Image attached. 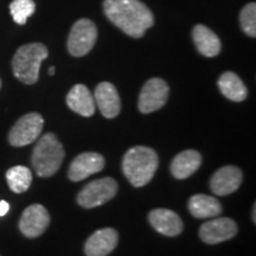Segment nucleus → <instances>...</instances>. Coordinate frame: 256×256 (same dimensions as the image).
Returning <instances> with one entry per match:
<instances>
[{"label": "nucleus", "instance_id": "f257e3e1", "mask_svg": "<svg viewBox=\"0 0 256 256\" xmlns=\"http://www.w3.org/2000/svg\"><path fill=\"white\" fill-rule=\"evenodd\" d=\"M104 11L107 18L133 38H142L154 24V16L140 0H104Z\"/></svg>", "mask_w": 256, "mask_h": 256}, {"label": "nucleus", "instance_id": "f03ea898", "mask_svg": "<svg viewBox=\"0 0 256 256\" xmlns=\"http://www.w3.org/2000/svg\"><path fill=\"white\" fill-rule=\"evenodd\" d=\"M158 162L154 150L146 146H136L124 154L122 171L133 186L142 188L152 180L158 168Z\"/></svg>", "mask_w": 256, "mask_h": 256}, {"label": "nucleus", "instance_id": "7ed1b4c3", "mask_svg": "<svg viewBox=\"0 0 256 256\" xmlns=\"http://www.w3.org/2000/svg\"><path fill=\"white\" fill-rule=\"evenodd\" d=\"M48 55V48L42 43H30L19 48L12 60L16 78L25 84L36 83L40 78V64Z\"/></svg>", "mask_w": 256, "mask_h": 256}, {"label": "nucleus", "instance_id": "20e7f679", "mask_svg": "<svg viewBox=\"0 0 256 256\" xmlns=\"http://www.w3.org/2000/svg\"><path fill=\"white\" fill-rule=\"evenodd\" d=\"M64 159L62 144L55 134L46 133L38 140L32 152V166L40 177H51L58 171Z\"/></svg>", "mask_w": 256, "mask_h": 256}, {"label": "nucleus", "instance_id": "39448f33", "mask_svg": "<svg viewBox=\"0 0 256 256\" xmlns=\"http://www.w3.org/2000/svg\"><path fill=\"white\" fill-rule=\"evenodd\" d=\"M118 192V183L113 178L92 180L80 191L78 203L84 209H92L110 202Z\"/></svg>", "mask_w": 256, "mask_h": 256}, {"label": "nucleus", "instance_id": "423d86ee", "mask_svg": "<svg viewBox=\"0 0 256 256\" xmlns=\"http://www.w3.org/2000/svg\"><path fill=\"white\" fill-rule=\"evenodd\" d=\"M98 40V28L90 19L82 18L72 28L68 38V51L74 57L86 56Z\"/></svg>", "mask_w": 256, "mask_h": 256}, {"label": "nucleus", "instance_id": "0eeeda50", "mask_svg": "<svg viewBox=\"0 0 256 256\" xmlns=\"http://www.w3.org/2000/svg\"><path fill=\"white\" fill-rule=\"evenodd\" d=\"M43 126L44 120L40 114L28 113L24 115L10 130L8 142L16 147L30 145L40 136Z\"/></svg>", "mask_w": 256, "mask_h": 256}, {"label": "nucleus", "instance_id": "6e6552de", "mask_svg": "<svg viewBox=\"0 0 256 256\" xmlns=\"http://www.w3.org/2000/svg\"><path fill=\"white\" fill-rule=\"evenodd\" d=\"M168 86L164 80L158 78L148 80L140 92L139 110L144 114L159 110L168 102Z\"/></svg>", "mask_w": 256, "mask_h": 256}, {"label": "nucleus", "instance_id": "1a4fd4ad", "mask_svg": "<svg viewBox=\"0 0 256 256\" xmlns=\"http://www.w3.org/2000/svg\"><path fill=\"white\" fill-rule=\"evenodd\" d=\"M50 224V215L40 204H32L24 210L19 220V229L28 238H34L46 232Z\"/></svg>", "mask_w": 256, "mask_h": 256}, {"label": "nucleus", "instance_id": "9d476101", "mask_svg": "<svg viewBox=\"0 0 256 256\" xmlns=\"http://www.w3.org/2000/svg\"><path fill=\"white\" fill-rule=\"evenodd\" d=\"M238 230L235 220L223 217L204 223L200 229V236L202 241L208 244H216L232 238L238 234Z\"/></svg>", "mask_w": 256, "mask_h": 256}, {"label": "nucleus", "instance_id": "9b49d317", "mask_svg": "<svg viewBox=\"0 0 256 256\" xmlns=\"http://www.w3.org/2000/svg\"><path fill=\"white\" fill-rule=\"evenodd\" d=\"M104 168V156L95 152L82 153L74 159L69 168V178L72 182H81Z\"/></svg>", "mask_w": 256, "mask_h": 256}, {"label": "nucleus", "instance_id": "f8f14e48", "mask_svg": "<svg viewBox=\"0 0 256 256\" xmlns=\"http://www.w3.org/2000/svg\"><path fill=\"white\" fill-rule=\"evenodd\" d=\"M242 179V171L238 168L232 165L223 166L211 177L210 188L217 196H226L241 186Z\"/></svg>", "mask_w": 256, "mask_h": 256}, {"label": "nucleus", "instance_id": "ddd939ff", "mask_svg": "<svg viewBox=\"0 0 256 256\" xmlns=\"http://www.w3.org/2000/svg\"><path fill=\"white\" fill-rule=\"evenodd\" d=\"M119 242L116 230L104 228L95 232L87 240L84 252L87 256H107L114 250Z\"/></svg>", "mask_w": 256, "mask_h": 256}, {"label": "nucleus", "instance_id": "4468645a", "mask_svg": "<svg viewBox=\"0 0 256 256\" xmlns=\"http://www.w3.org/2000/svg\"><path fill=\"white\" fill-rule=\"evenodd\" d=\"M95 104L107 119H114L121 110V101L116 88L110 82H102L95 89Z\"/></svg>", "mask_w": 256, "mask_h": 256}, {"label": "nucleus", "instance_id": "2eb2a0df", "mask_svg": "<svg viewBox=\"0 0 256 256\" xmlns=\"http://www.w3.org/2000/svg\"><path fill=\"white\" fill-rule=\"evenodd\" d=\"M148 220L156 232L170 238L179 235L184 228L180 217L168 209L152 210L148 215Z\"/></svg>", "mask_w": 256, "mask_h": 256}, {"label": "nucleus", "instance_id": "dca6fc26", "mask_svg": "<svg viewBox=\"0 0 256 256\" xmlns=\"http://www.w3.org/2000/svg\"><path fill=\"white\" fill-rule=\"evenodd\" d=\"M66 104L70 110L82 116L89 118L95 113V100L84 84H76L66 95Z\"/></svg>", "mask_w": 256, "mask_h": 256}, {"label": "nucleus", "instance_id": "f3484780", "mask_svg": "<svg viewBox=\"0 0 256 256\" xmlns=\"http://www.w3.org/2000/svg\"><path fill=\"white\" fill-rule=\"evenodd\" d=\"M192 38L203 56L215 57L220 52L222 44L217 34L204 25H196L192 30Z\"/></svg>", "mask_w": 256, "mask_h": 256}, {"label": "nucleus", "instance_id": "a211bd4d", "mask_svg": "<svg viewBox=\"0 0 256 256\" xmlns=\"http://www.w3.org/2000/svg\"><path fill=\"white\" fill-rule=\"evenodd\" d=\"M202 164V156L194 150L180 152L172 160L171 172L177 179H185L194 174Z\"/></svg>", "mask_w": 256, "mask_h": 256}, {"label": "nucleus", "instance_id": "6ab92c4d", "mask_svg": "<svg viewBox=\"0 0 256 256\" xmlns=\"http://www.w3.org/2000/svg\"><path fill=\"white\" fill-rule=\"evenodd\" d=\"M188 210L196 218H215L222 212V206L216 198L200 194L190 198Z\"/></svg>", "mask_w": 256, "mask_h": 256}, {"label": "nucleus", "instance_id": "aec40b11", "mask_svg": "<svg viewBox=\"0 0 256 256\" xmlns=\"http://www.w3.org/2000/svg\"><path fill=\"white\" fill-rule=\"evenodd\" d=\"M218 88L226 98L234 102H242L247 98V88L235 72H226L222 74L218 78Z\"/></svg>", "mask_w": 256, "mask_h": 256}, {"label": "nucleus", "instance_id": "412c9836", "mask_svg": "<svg viewBox=\"0 0 256 256\" xmlns=\"http://www.w3.org/2000/svg\"><path fill=\"white\" fill-rule=\"evenodd\" d=\"M6 180L8 188L16 194L25 192L32 183L31 170L26 166H14L6 172Z\"/></svg>", "mask_w": 256, "mask_h": 256}, {"label": "nucleus", "instance_id": "4be33fe9", "mask_svg": "<svg viewBox=\"0 0 256 256\" xmlns=\"http://www.w3.org/2000/svg\"><path fill=\"white\" fill-rule=\"evenodd\" d=\"M36 4L34 0H14L10 4V12L16 23L19 25L26 24L28 18L34 14Z\"/></svg>", "mask_w": 256, "mask_h": 256}, {"label": "nucleus", "instance_id": "5701e85b", "mask_svg": "<svg viewBox=\"0 0 256 256\" xmlns=\"http://www.w3.org/2000/svg\"><path fill=\"white\" fill-rule=\"evenodd\" d=\"M240 23L242 30L249 37H256V4L250 2L242 8L240 14Z\"/></svg>", "mask_w": 256, "mask_h": 256}, {"label": "nucleus", "instance_id": "b1692460", "mask_svg": "<svg viewBox=\"0 0 256 256\" xmlns=\"http://www.w3.org/2000/svg\"><path fill=\"white\" fill-rule=\"evenodd\" d=\"M10 206L8 202L0 200V216H5L8 212Z\"/></svg>", "mask_w": 256, "mask_h": 256}, {"label": "nucleus", "instance_id": "393cba45", "mask_svg": "<svg viewBox=\"0 0 256 256\" xmlns=\"http://www.w3.org/2000/svg\"><path fill=\"white\" fill-rule=\"evenodd\" d=\"M256 208H255V204H254V206H252V222L254 223H256V217H255V215H256Z\"/></svg>", "mask_w": 256, "mask_h": 256}, {"label": "nucleus", "instance_id": "a878e982", "mask_svg": "<svg viewBox=\"0 0 256 256\" xmlns=\"http://www.w3.org/2000/svg\"><path fill=\"white\" fill-rule=\"evenodd\" d=\"M49 74L50 75H54V74H55V66H51L49 69Z\"/></svg>", "mask_w": 256, "mask_h": 256}, {"label": "nucleus", "instance_id": "bb28decb", "mask_svg": "<svg viewBox=\"0 0 256 256\" xmlns=\"http://www.w3.org/2000/svg\"><path fill=\"white\" fill-rule=\"evenodd\" d=\"M0 87H2V81H0Z\"/></svg>", "mask_w": 256, "mask_h": 256}]
</instances>
